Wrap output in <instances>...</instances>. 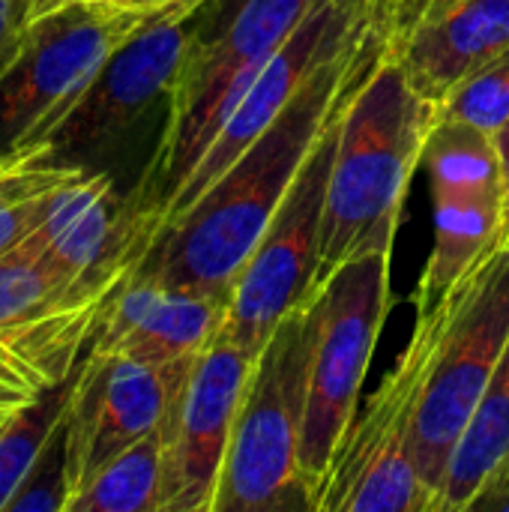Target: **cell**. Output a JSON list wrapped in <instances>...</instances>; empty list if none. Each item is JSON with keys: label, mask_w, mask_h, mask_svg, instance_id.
<instances>
[{"label": "cell", "mask_w": 509, "mask_h": 512, "mask_svg": "<svg viewBox=\"0 0 509 512\" xmlns=\"http://www.w3.org/2000/svg\"><path fill=\"white\" fill-rule=\"evenodd\" d=\"M147 15H195L210 0H120Z\"/></svg>", "instance_id": "484cf974"}, {"label": "cell", "mask_w": 509, "mask_h": 512, "mask_svg": "<svg viewBox=\"0 0 509 512\" xmlns=\"http://www.w3.org/2000/svg\"><path fill=\"white\" fill-rule=\"evenodd\" d=\"M393 39V6L324 60L246 153L168 225L132 276L201 291L228 303L231 285L309 162L324 132L345 117Z\"/></svg>", "instance_id": "6da1fadb"}, {"label": "cell", "mask_w": 509, "mask_h": 512, "mask_svg": "<svg viewBox=\"0 0 509 512\" xmlns=\"http://www.w3.org/2000/svg\"><path fill=\"white\" fill-rule=\"evenodd\" d=\"M509 342V240L453 288V315L414 432V465L438 512L450 459Z\"/></svg>", "instance_id": "ba28073f"}, {"label": "cell", "mask_w": 509, "mask_h": 512, "mask_svg": "<svg viewBox=\"0 0 509 512\" xmlns=\"http://www.w3.org/2000/svg\"><path fill=\"white\" fill-rule=\"evenodd\" d=\"M195 15H156L99 69L87 93L54 132L45 159L69 162L120 141L168 90L186 57Z\"/></svg>", "instance_id": "4fadbf2b"}, {"label": "cell", "mask_w": 509, "mask_h": 512, "mask_svg": "<svg viewBox=\"0 0 509 512\" xmlns=\"http://www.w3.org/2000/svg\"><path fill=\"white\" fill-rule=\"evenodd\" d=\"M192 363L195 360L153 366L123 354H99L87 348L63 426L72 498L99 468L162 426Z\"/></svg>", "instance_id": "7c38bea8"}, {"label": "cell", "mask_w": 509, "mask_h": 512, "mask_svg": "<svg viewBox=\"0 0 509 512\" xmlns=\"http://www.w3.org/2000/svg\"><path fill=\"white\" fill-rule=\"evenodd\" d=\"M66 512H162V432H150L99 468Z\"/></svg>", "instance_id": "44dd1931"}, {"label": "cell", "mask_w": 509, "mask_h": 512, "mask_svg": "<svg viewBox=\"0 0 509 512\" xmlns=\"http://www.w3.org/2000/svg\"><path fill=\"white\" fill-rule=\"evenodd\" d=\"M9 411H12V408H9ZM9 411H0V423L6 420V414H9Z\"/></svg>", "instance_id": "1f68e13d"}, {"label": "cell", "mask_w": 509, "mask_h": 512, "mask_svg": "<svg viewBox=\"0 0 509 512\" xmlns=\"http://www.w3.org/2000/svg\"><path fill=\"white\" fill-rule=\"evenodd\" d=\"M453 315V291L417 327L384 384L336 447L315 512H435L414 465V432L438 345Z\"/></svg>", "instance_id": "5b68a950"}, {"label": "cell", "mask_w": 509, "mask_h": 512, "mask_svg": "<svg viewBox=\"0 0 509 512\" xmlns=\"http://www.w3.org/2000/svg\"><path fill=\"white\" fill-rule=\"evenodd\" d=\"M228 303L201 291L129 276L102 306L90 351L153 366L195 360L222 330Z\"/></svg>", "instance_id": "9a60e30c"}, {"label": "cell", "mask_w": 509, "mask_h": 512, "mask_svg": "<svg viewBox=\"0 0 509 512\" xmlns=\"http://www.w3.org/2000/svg\"><path fill=\"white\" fill-rule=\"evenodd\" d=\"M465 512H509V456L486 477Z\"/></svg>", "instance_id": "d4e9b609"}, {"label": "cell", "mask_w": 509, "mask_h": 512, "mask_svg": "<svg viewBox=\"0 0 509 512\" xmlns=\"http://www.w3.org/2000/svg\"><path fill=\"white\" fill-rule=\"evenodd\" d=\"M390 258L393 252L354 258L312 297V345L300 441V483L312 512L324 492L336 447L357 417L360 387L393 306Z\"/></svg>", "instance_id": "8992f818"}, {"label": "cell", "mask_w": 509, "mask_h": 512, "mask_svg": "<svg viewBox=\"0 0 509 512\" xmlns=\"http://www.w3.org/2000/svg\"><path fill=\"white\" fill-rule=\"evenodd\" d=\"M438 105L405 78L393 39L369 84L351 102L327 180L315 294L348 261L393 252L414 171L423 165Z\"/></svg>", "instance_id": "7a4b0ae2"}, {"label": "cell", "mask_w": 509, "mask_h": 512, "mask_svg": "<svg viewBox=\"0 0 509 512\" xmlns=\"http://www.w3.org/2000/svg\"><path fill=\"white\" fill-rule=\"evenodd\" d=\"M66 0H0V78L21 57L36 21Z\"/></svg>", "instance_id": "cb8c5ba5"}, {"label": "cell", "mask_w": 509, "mask_h": 512, "mask_svg": "<svg viewBox=\"0 0 509 512\" xmlns=\"http://www.w3.org/2000/svg\"><path fill=\"white\" fill-rule=\"evenodd\" d=\"M84 165L30 159L0 177V255L15 249L39 219L42 198L75 177Z\"/></svg>", "instance_id": "7402d4cb"}, {"label": "cell", "mask_w": 509, "mask_h": 512, "mask_svg": "<svg viewBox=\"0 0 509 512\" xmlns=\"http://www.w3.org/2000/svg\"><path fill=\"white\" fill-rule=\"evenodd\" d=\"M423 168L432 195L507 192L498 141L462 120L438 114L423 150Z\"/></svg>", "instance_id": "d6986e66"}, {"label": "cell", "mask_w": 509, "mask_h": 512, "mask_svg": "<svg viewBox=\"0 0 509 512\" xmlns=\"http://www.w3.org/2000/svg\"><path fill=\"white\" fill-rule=\"evenodd\" d=\"M453 3H456V0H429V3H426V12H423V15H420V21H417V27H420L423 21H429V18L441 15V12H444V9H450Z\"/></svg>", "instance_id": "f546056e"}, {"label": "cell", "mask_w": 509, "mask_h": 512, "mask_svg": "<svg viewBox=\"0 0 509 512\" xmlns=\"http://www.w3.org/2000/svg\"><path fill=\"white\" fill-rule=\"evenodd\" d=\"M509 456V342L447 468L438 512H465L486 477Z\"/></svg>", "instance_id": "ac0fdd59"}, {"label": "cell", "mask_w": 509, "mask_h": 512, "mask_svg": "<svg viewBox=\"0 0 509 512\" xmlns=\"http://www.w3.org/2000/svg\"><path fill=\"white\" fill-rule=\"evenodd\" d=\"M21 162H30V159H12V156H0V177L9 174L12 168H18Z\"/></svg>", "instance_id": "4dcf8cb0"}, {"label": "cell", "mask_w": 509, "mask_h": 512, "mask_svg": "<svg viewBox=\"0 0 509 512\" xmlns=\"http://www.w3.org/2000/svg\"><path fill=\"white\" fill-rule=\"evenodd\" d=\"M342 120L324 132L231 285L219 336L255 357L279 321L315 297L324 198Z\"/></svg>", "instance_id": "9c48e42d"}, {"label": "cell", "mask_w": 509, "mask_h": 512, "mask_svg": "<svg viewBox=\"0 0 509 512\" xmlns=\"http://www.w3.org/2000/svg\"><path fill=\"white\" fill-rule=\"evenodd\" d=\"M509 48V0H456L408 36L393 39V54L408 84L432 105L480 63Z\"/></svg>", "instance_id": "2e32d148"}, {"label": "cell", "mask_w": 509, "mask_h": 512, "mask_svg": "<svg viewBox=\"0 0 509 512\" xmlns=\"http://www.w3.org/2000/svg\"><path fill=\"white\" fill-rule=\"evenodd\" d=\"M426 3L429 0H393V39H402L417 27Z\"/></svg>", "instance_id": "4316f807"}, {"label": "cell", "mask_w": 509, "mask_h": 512, "mask_svg": "<svg viewBox=\"0 0 509 512\" xmlns=\"http://www.w3.org/2000/svg\"><path fill=\"white\" fill-rule=\"evenodd\" d=\"M435 243L414 291L417 312L435 309L509 240L507 192L432 195Z\"/></svg>", "instance_id": "e0dca14e"}, {"label": "cell", "mask_w": 509, "mask_h": 512, "mask_svg": "<svg viewBox=\"0 0 509 512\" xmlns=\"http://www.w3.org/2000/svg\"><path fill=\"white\" fill-rule=\"evenodd\" d=\"M312 300L288 312L246 381L213 512L309 510L300 483Z\"/></svg>", "instance_id": "277c9868"}, {"label": "cell", "mask_w": 509, "mask_h": 512, "mask_svg": "<svg viewBox=\"0 0 509 512\" xmlns=\"http://www.w3.org/2000/svg\"><path fill=\"white\" fill-rule=\"evenodd\" d=\"M255 354L216 336L177 387L162 432V512H213Z\"/></svg>", "instance_id": "8fae6325"}, {"label": "cell", "mask_w": 509, "mask_h": 512, "mask_svg": "<svg viewBox=\"0 0 509 512\" xmlns=\"http://www.w3.org/2000/svg\"><path fill=\"white\" fill-rule=\"evenodd\" d=\"M36 396V393H33ZM30 393H21V390H12V387H3L0 384V411H9V408H18L24 405L27 399H33Z\"/></svg>", "instance_id": "83f0119b"}, {"label": "cell", "mask_w": 509, "mask_h": 512, "mask_svg": "<svg viewBox=\"0 0 509 512\" xmlns=\"http://www.w3.org/2000/svg\"><path fill=\"white\" fill-rule=\"evenodd\" d=\"M102 306L81 300L21 246L0 255V348L39 390L69 378L90 348Z\"/></svg>", "instance_id": "5bb4252c"}, {"label": "cell", "mask_w": 509, "mask_h": 512, "mask_svg": "<svg viewBox=\"0 0 509 512\" xmlns=\"http://www.w3.org/2000/svg\"><path fill=\"white\" fill-rule=\"evenodd\" d=\"M78 366L69 378L39 390L24 405L12 408L6 420L0 423V512L9 510L12 498L30 477L33 465L39 462L51 438L66 423Z\"/></svg>", "instance_id": "ffe728a7"}, {"label": "cell", "mask_w": 509, "mask_h": 512, "mask_svg": "<svg viewBox=\"0 0 509 512\" xmlns=\"http://www.w3.org/2000/svg\"><path fill=\"white\" fill-rule=\"evenodd\" d=\"M81 300L105 306L150 249V225L114 180L81 168L42 198L39 219L18 243Z\"/></svg>", "instance_id": "30bf717a"}, {"label": "cell", "mask_w": 509, "mask_h": 512, "mask_svg": "<svg viewBox=\"0 0 509 512\" xmlns=\"http://www.w3.org/2000/svg\"><path fill=\"white\" fill-rule=\"evenodd\" d=\"M498 147H501V162H504V183H507V219H509V126H507V132L498 138Z\"/></svg>", "instance_id": "f1b7e54d"}, {"label": "cell", "mask_w": 509, "mask_h": 512, "mask_svg": "<svg viewBox=\"0 0 509 512\" xmlns=\"http://www.w3.org/2000/svg\"><path fill=\"white\" fill-rule=\"evenodd\" d=\"M318 0H210L195 12V30L165 99L159 144L132 189V204L153 228L162 207L183 186L225 117L297 30Z\"/></svg>", "instance_id": "3957f363"}, {"label": "cell", "mask_w": 509, "mask_h": 512, "mask_svg": "<svg viewBox=\"0 0 509 512\" xmlns=\"http://www.w3.org/2000/svg\"><path fill=\"white\" fill-rule=\"evenodd\" d=\"M438 114L471 123L498 141L509 126V48L471 69L444 96Z\"/></svg>", "instance_id": "603a6c76"}, {"label": "cell", "mask_w": 509, "mask_h": 512, "mask_svg": "<svg viewBox=\"0 0 509 512\" xmlns=\"http://www.w3.org/2000/svg\"><path fill=\"white\" fill-rule=\"evenodd\" d=\"M150 18L120 0H66L45 12L0 78V156L45 159L99 69Z\"/></svg>", "instance_id": "52a82bcc"}]
</instances>
